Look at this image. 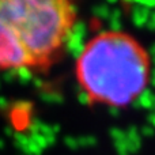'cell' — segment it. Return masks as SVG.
<instances>
[{
    "label": "cell",
    "instance_id": "obj_1",
    "mask_svg": "<svg viewBox=\"0 0 155 155\" xmlns=\"http://www.w3.org/2000/svg\"><path fill=\"white\" fill-rule=\"evenodd\" d=\"M76 21L67 0H0V72L48 70L65 52Z\"/></svg>",
    "mask_w": 155,
    "mask_h": 155
},
{
    "label": "cell",
    "instance_id": "obj_2",
    "mask_svg": "<svg viewBox=\"0 0 155 155\" xmlns=\"http://www.w3.org/2000/svg\"><path fill=\"white\" fill-rule=\"evenodd\" d=\"M75 78L88 102L127 107L146 91L151 57L142 42L123 30H104L84 44Z\"/></svg>",
    "mask_w": 155,
    "mask_h": 155
}]
</instances>
